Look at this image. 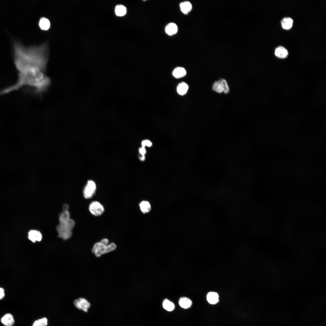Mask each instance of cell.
I'll list each match as a JSON object with an SVG mask.
<instances>
[{"instance_id": "obj_1", "label": "cell", "mask_w": 326, "mask_h": 326, "mask_svg": "<svg viewBox=\"0 0 326 326\" xmlns=\"http://www.w3.org/2000/svg\"><path fill=\"white\" fill-rule=\"evenodd\" d=\"M13 44L14 63L17 70L34 66L46 70L49 54L46 43L27 47L18 41Z\"/></svg>"}, {"instance_id": "obj_2", "label": "cell", "mask_w": 326, "mask_h": 326, "mask_svg": "<svg viewBox=\"0 0 326 326\" xmlns=\"http://www.w3.org/2000/svg\"><path fill=\"white\" fill-rule=\"evenodd\" d=\"M75 224L74 221L71 219L67 222L59 223L56 227L59 237L64 240L69 238L72 235Z\"/></svg>"}, {"instance_id": "obj_3", "label": "cell", "mask_w": 326, "mask_h": 326, "mask_svg": "<svg viewBox=\"0 0 326 326\" xmlns=\"http://www.w3.org/2000/svg\"><path fill=\"white\" fill-rule=\"evenodd\" d=\"M96 189V185L94 182L91 180L88 181L83 191L85 198L88 199L92 197L95 193Z\"/></svg>"}, {"instance_id": "obj_4", "label": "cell", "mask_w": 326, "mask_h": 326, "mask_svg": "<svg viewBox=\"0 0 326 326\" xmlns=\"http://www.w3.org/2000/svg\"><path fill=\"white\" fill-rule=\"evenodd\" d=\"M89 209L91 214L95 216L102 215L104 211L103 206L100 202L96 201L90 204Z\"/></svg>"}, {"instance_id": "obj_5", "label": "cell", "mask_w": 326, "mask_h": 326, "mask_svg": "<svg viewBox=\"0 0 326 326\" xmlns=\"http://www.w3.org/2000/svg\"><path fill=\"white\" fill-rule=\"evenodd\" d=\"M75 306L78 309L87 312L91 307L90 302L86 299L80 298L75 300L74 301Z\"/></svg>"}, {"instance_id": "obj_6", "label": "cell", "mask_w": 326, "mask_h": 326, "mask_svg": "<svg viewBox=\"0 0 326 326\" xmlns=\"http://www.w3.org/2000/svg\"><path fill=\"white\" fill-rule=\"evenodd\" d=\"M106 245L100 241L97 242L93 246L92 251L97 257H99L106 254Z\"/></svg>"}, {"instance_id": "obj_7", "label": "cell", "mask_w": 326, "mask_h": 326, "mask_svg": "<svg viewBox=\"0 0 326 326\" xmlns=\"http://www.w3.org/2000/svg\"><path fill=\"white\" fill-rule=\"evenodd\" d=\"M29 239L33 242L36 241H40L42 238V235L40 232L36 230H31L28 232Z\"/></svg>"}, {"instance_id": "obj_8", "label": "cell", "mask_w": 326, "mask_h": 326, "mask_svg": "<svg viewBox=\"0 0 326 326\" xmlns=\"http://www.w3.org/2000/svg\"><path fill=\"white\" fill-rule=\"evenodd\" d=\"M274 54L277 57L284 59L287 57L288 55V50L283 46H279L276 48Z\"/></svg>"}, {"instance_id": "obj_9", "label": "cell", "mask_w": 326, "mask_h": 326, "mask_svg": "<svg viewBox=\"0 0 326 326\" xmlns=\"http://www.w3.org/2000/svg\"><path fill=\"white\" fill-rule=\"evenodd\" d=\"M39 26L42 30H46L50 27L51 23L50 20L47 18L42 17L40 19L38 23Z\"/></svg>"}, {"instance_id": "obj_10", "label": "cell", "mask_w": 326, "mask_h": 326, "mask_svg": "<svg viewBox=\"0 0 326 326\" xmlns=\"http://www.w3.org/2000/svg\"><path fill=\"white\" fill-rule=\"evenodd\" d=\"M219 296L218 293L215 292H210L207 294L206 299L210 304L214 305L217 304L219 301Z\"/></svg>"}, {"instance_id": "obj_11", "label": "cell", "mask_w": 326, "mask_h": 326, "mask_svg": "<svg viewBox=\"0 0 326 326\" xmlns=\"http://www.w3.org/2000/svg\"><path fill=\"white\" fill-rule=\"evenodd\" d=\"M2 322L6 326H12L14 323V320L12 315L9 314L5 315L2 318Z\"/></svg>"}, {"instance_id": "obj_12", "label": "cell", "mask_w": 326, "mask_h": 326, "mask_svg": "<svg viewBox=\"0 0 326 326\" xmlns=\"http://www.w3.org/2000/svg\"><path fill=\"white\" fill-rule=\"evenodd\" d=\"M177 31V27L176 24L173 23L168 24L165 28L166 33L169 35L175 34Z\"/></svg>"}, {"instance_id": "obj_13", "label": "cell", "mask_w": 326, "mask_h": 326, "mask_svg": "<svg viewBox=\"0 0 326 326\" xmlns=\"http://www.w3.org/2000/svg\"><path fill=\"white\" fill-rule=\"evenodd\" d=\"M180 306L183 308L187 309L191 307L192 305V302L189 298L183 297L181 298L179 301Z\"/></svg>"}, {"instance_id": "obj_14", "label": "cell", "mask_w": 326, "mask_h": 326, "mask_svg": "<svg viewBox=\"0 0 326 326\" xmlns=\"http://www.w3.org/2000/svg\"><path fill=\"white\" fill-rule=\"evenodd\" d=\"M186 73V71L184 68L178 67L174 69L172 74L174 77L179 78L184 77Z\"/></svg>"}, {"instance_id": "obj_15", "label": "cell", "mask_w": 326, "mask_h": 326, "mask_svg": "<svg viewBox=\"0 0 326 326\" xmlns=\"http://www.w3.org/2000/svg\"><path fill=\"white\" fill-rule=\"evenodd\" d=\"M293 23V20L290 17L284 18L281 21L282 27L286 30L290 29L292 27Z\"/></svg>"}, {"instance_id": "obj_16", "label": "cell", "mask_w": 326, "mask_h": 326, "mask_svg": "<svg viewBox=\"0 0 326 326\" xmlns=\"http://www.w3.org/2000/svg\"><path fill=\"white\" fill-rule=\"evenodd\" d=\"M188 88V85L186 83L182 82L178 85L177 87V91L179 94L183 95L187 93Z\"/></svg>"}, {"instance_id": "obj_17", "label": "cell", "mask_w": 326, "mask_h": 326, "mask_svg": "<svg viewBox=\"0 0 326 326\" xmlns=\"http://www.w3.org/2000/svg\"><path fill=\"white\" fill-rule=\"evenodd\" d=\"M140 209L144 213L149 212L151 209V205L149 202L146 201H142L139 204Z\"/></svg>"}, {"instance_id": "obj_18", "label": "cell", "mask_w": 326, "mask_h": 326, "mask_svg": "<svg viewBox=\"0 0 326 326\" xmlns=\"http://www.w3.org/2000/svg\"><path fill=\"white\" fill-rule=\"evenodd\" d=\"M180 6L181 11L184 14H187L189 12L192 7L191 4L188 1L181 2Z\"/></svg>"}, {"instance_id": "obj_19", "label": "cell", "mask_w": 326, "mask_h": 326, "mask_svg": "<svg viewBox=\"0 0 326 326\" xmlns=\"http://www.w3.org/2000/svg\"><path fill=\"white\" fill-rule=\"evenodd\" d=\"M116 14L119 16H122L126 14V9L125 7L122 5L117 6L115 8Z\"/></svg>"}, {"instance_id": "obj_20", "label": "cell", "mask_w": 326, "mask_h": 326, "mask_svg": "<svg viewBox=\"0 0 326 326\" xmlns=\"http://www.w3.org/2000/svg\"><path fill=\"white\" fill-rule=\"evenodd\" d=\"M70 219V213L68 211H63L59 216V223L67 222Z\"/></svg>"}, {"instance_id": "obj_21", "label": "cell", "mask_w": 326, "mask_h": 326, "mask_svg": "<svg viewBox=\"0 0 326 326\" xmlns=\"http://www.w3.org/2000/svg\"><path fill=\"white\" fill-rule=\"evenodd\" d=\"M162 305L164 308L168 311H173L175 308L173 303L167 299L164 300Z\"/></svg>"}, {"instance_id": "obj_22", "label": "cell", "mask_w": 326, "mask_h": 326, "mask_svg": "<svg viewBox=\"0 0 326 326\" xmlns=\"http://www.w3.org/2000/svg\"><path fill=\"white\" fill-rule=\"evenodd\" d=\"M212 88L213 91L218 93H221L223 92L222 84L220 80L216 81L214 82Z\"/></svg>"}, {"instance_id": "obj_23", "label": "cell", "mask_w": 326, "mask_h": 326, "mask_svg": "<svg viewBox=\"0 0 326 326\" xmlns=\"http://www.w3.org/2000/svg\"><path fill=\"white\" fill-rule=\"evenodd\" d=\"M48 324V320L46 318H43L35 321L32 326H46Z\"/></svg>"}, {"instance_id": "obj_24", "label": "cell", "mask_w": 326, "mask_h": 326, "mask_svg": "<svg viewBox=\"0 0 326 326\" xmlns=\"http://www.w3.org/2000/svg\"><path fill=\"white\" fill-rule=\"evenodd\" d=\"M220 80L222 84L223 92L225 94H228L229 92L230 89L226 81L223 78L220 79Z\"/></svg>"}, {"instance_id": "obj_25", "label": "cell", "mask_w": 326, "mask_h": 326, "mask_svg": "<svg viewBox=\"0 0 326 326\" xmlns=\"http://www.w3.org/2000/svg\"><path fill=\"white\" fill-rule=\"evenodd\" d=\"M117 248L116 245L113 242L109 244L106 245V253L113 251Z\"/></svg>"}, {"instance_id": "obj_26", "label": "cell", "mask_w": 326, "mask_h": 326, "mask_svg": "<svg viewBox=\"0 0 326 326\" xmlns=\"http://www.w3.org/2000/svg\"><path fill=\"white\" fill-rule=\"evenodd\" d=\"M142 147H145L146 146L148 147H150L152 145V142L148 140H143L142 142Z\"/></svg>"}, {"instance_id": "obj_27", "label": "cell", "mask_w": 326, "mask_h": 326, "mask_svg": "<svg viewBox=\"0 0 326 326\" xmlns=\"http://www.w3.org/2000/svg\"><path fill=\"white\" fill-rule=\"evenodd\" d=\"M139 151L141 155H145L146 153V150L145 149V147H142L139 149Z\"/></svg>"}, {"instance_id": "obj_28", "label": "cell", "mask_w": 326, "mask_h": 326, "mask_svg": "<svg viewBox=\"0 0 326 326\" xmlns=\"http://www.w3.org/2000/svg\"><path fill=\"white\" fill-rule=\"evenodd\" d=\"M100 241L105 245H107L109 244V240L106 238H104L102 239Z\"/></svg>"}, {"instance_id": "obj_29", "label": "cell", "mask_w": 326, "mask_h": 326, "mask_svg": "<svg viewBox=\"0 0 326 326\" xmlns=\"http://www.w3.org/2000/svg\"><path fill=\"white\" fill-rule=\"evenodd\" d=\"M5 293L4 289L0 288V299H2L4 296Z\"/></svg>"}, {"instance_id": "obj_30", "label": "cell", "mask_w": 326, "mask_h": 326, "mask_svg": "<svg viewBox=\"0 0 326 326\" xmlns=\"http://www.w3.org/2000/svg\"><path fill=\"white\" fill-rule=\"evenodd\" d=\"M69 208V206L67 204H64L63 206V211H68Z\"/></svg>"}, {"instance_id": "obj_31", "label": "cell", "mask_w": 326, "mask_h": 326, "mask_svg": "<svg viewBox=\"0 0 326 326\" xmlns=\"http://www.w3.org/2000/svg\"><path fill=\"white\" fill-rule=\"evenodd\" d=\"M145 158V156L144 155H141V156L140 157V159L142 161L144 160Z\"/></svg>"}]
</instances>
